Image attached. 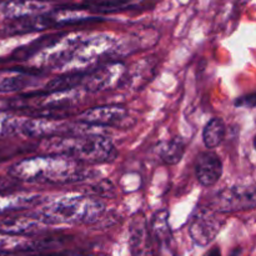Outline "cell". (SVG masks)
I'll use <instances>...</instances> for the list:
<instances>
[{"instance_id":"cell-10","label":"cell","mask_w":256,"mask_h":256,"mask_svg":"<svg viewBox=\"0 0 256 256\" xmlns=\"http://www.w3.org/2000/svg\"><path fill=\"white\" fill-rule=\"evenodd\" d=\"M42 196L32 192H2L0 194V215L30 209L42 204Z\"/></svg>"},{"instance_id":"cell-6","label":"cell","mask_w":256,"mask_h":256,"mask_svg":"<svg viewBox=\"0 0 256 256\" xmlns=\"http://www.w3.org/2000/svg\"><path fill=\"white\" fill-rule=\"evenodd\" d=\"M125 72L126 68L122 62H108L104 66L85 72L82 85H84L88 92H102L112 88H120Z\"/></svg>"},{"instance_id":"cell-18","label":"cell","mask_w":256,"mask_h":256,"mask_svg":"<svg viewBox=\"0 0 256 256\" xmlns=\"http://www.w3.org/2000/svg\"><path fill=\"white\" fill-rule=\"evenodd\" d=\"M92 194L96 195L100 198H114L115 196V190L112 186V182L109 180H102V182H96L92 185L89 190Z\"/></svg>"},{"instance_id":"cell-22","label":"cell","mask_w":256,"mask_h":256,"mask_svg":"<svg viewBox=\"0 0 256 256\" xmlns=\"http://www.w3.org/2000/svg\"><path fill=\"white\" fill-rule=\"evenodd\" d=\"M32 256H92L86 254H42V255H32Z\"/></svg>"},{"instance_id":"cell-2","label":"cell","mask_w":256,"mask_h":256,"mask_svg":"<svg viewBox=\"0 0 256 256\" xmlns=\"http://www.w3.org/2000/svg\"><path fill=\"white\" fill-rule=\"evenodd\" d=\"M48 155H60L78 162L105 164L116 159V148L109 139L100 135L85 138H55L42 142Z\"/></svg>"},{"instance_id":"cell-19","label":"cell","mask_w":256,"mask_h":256,"mask_svg":"<svg viewBox=\"0 0 256 256\" xmlns=\"http://www.w3.org/2000/svg\"><path fill=\"white\" fill-rule=\"evenodd\" d=\"M255 94L252 92V94L242 95V96L238 98L234 104L236 108H250V109H252V108H255Z\"/></svg>"},{"instance_id":"cell-8","label":"cell","mask_w":256,"mask_h":256,"mask_svg":"<svg viewBox=\"0 0 256 256\" xmlns=\"http://www.w3.org/2000/svg\"><path fill=\"white\" fill-rule=\"evenodd\" d=\"M224 166L219 155L212 150H205L195 160V175L202 186H214L222 176Z\"/></svg>"},{"instance_id":"cell-7","label":"cell","mask_w":256,"mask_h":256,"mask_svg":"<svg viewBox=\"0 0 256 256\" xmlns=\"http://www.w3.org/2000/svg\"><path fill=\"white\" fill-rule=\"evenodd\" d=\"M128 110L122 105H102L79 114V122L94 126H112L126 119Z\"/></svg>"},{"instance_id":"cell-24","label":"cell","mask_w":256,"mask_h":256,"mask_svg":"<svg viewBox=\"0 0 256 256\" xmlns=\"http://www.w3.org/2000/svg\"><path fill=\"white\" fill-rule=\"evenodd\" d=\"M2 255H4V252H0V256H2Z\"/></svg>"},{"instance_id":"cell-11","label":"cell","mask_w":256,"mask_h":256,"mask_svg":"<svg viewBox=\"0 0 256 256\" xmlns=\"http://www.w3.org/2000/svg\"><path fill=\"white\" fill-rule=\"evenodd\" d=\"M42 222L35 216L10 218L0 222V232L9 236L18 235H32L40 232Z\"/></svg>"},{"instance_id":"cell-21","label":"cell","mask_w":256,"mask_h":256,"mask_svg":"<svg viewBox=\"0 0 256 256\" xmlns=\"http://www.w3.org/2000/svg\"><path fill=\"white\" fill-rule=\"evenodd\" d=\"M206 256H222V252H220V248L219 246H214V248H212V249H210Z\"/></svg>"},{"instance_id":"cell-16","label":"cell","mask_w":256,"mask_h":256,"mask_svg":"<svg viewBox=\"0 0 256 256\" xmlns=\"http://www.w3.org/2000/svg\"><path fill=\"white\" fill-rule=\"evenodd\" d=\"M159 156L162 162L168 165H175L180 162L185 154V142L182 139H172L169 142H164L158 148Z\"/></svg>"},{"instance_id":"cell-3","label":"cell","mask_w":256,"mask_h":256,"mask_svg":"<svg viewBox=\"0 0 256 256\" xmlns=\"http://www.w3.org/2000/svg\"><path fill=\"white\" fill-rule=\"evenodd\" d=\"M105 210L104 202L92 196L62 198L32 215L45 225L92 224Z\"/></svg>"},{"instance_id":"cell-4","label":"cell","mask_w":256,"mask_h":256,"mask_svg":"<svg viewBox=\"0 0 256 256\" xmlns=\"http://www.w3.org/2000/svg\"><path fill=\"white\" fill-rule=\"evenodd\" d=\"M256 192L254 186H232L216 192L210 202V209L219 214L254 209Z\"/></svg>"},{"instance_id":"cell-23","label":"cell","mask_w":256,"mask_h":256,"mask_svg":"<svg viewBox=\"0 0 256 256\" xmlns=\"http://www.w3.org/2000/svg\"><path fill=\"white\" fill-rule=\"evenodd\" d=\"M239 252L240 250H235V252L232 254V256H239Z\"/></svg>"},{"instance_id":"cell-12","label":"cell","mask_w":256,"mask_h":256,"mask_svg":"<svg viewBox=\"0 0 256 256\" xmlns=\"http://www.w3.org/2000/svg\"><path fill=\"white\" fill-rule=\"evenodd\" d=\"M150 235L154 242L159 245L162 250L170 249L172 242V230L169 225V212L165 209L159 210L155 212L152 219V229H150Z\"/></svg>"},{"instance_id":"cell-15","label":"cell","mask_w":256,"mask_h":256,"mask_svg":"<svg viewBox=\"0 0 256 256\" xmlns=\"http://www.w3.org/2000/svg\"><path fill=\"white\" fill-rule=\"evenodd\" d=\"M226 126L220 118H212L202 130V142L209 150L216 149L225 139Z\"/></svg>"},{"instance_id":"cell-14","label":"cell","mask_w":256,"mask_h":256,"mask_svg":"<svg viewBox=\"0 0 256 256\" xmlns=\"http://www.w3.org/2000/svg\"><path fill=\"white\" fill-rule=\"evenodd\" d=\"M85 72H86V70H80V72L62 74L55 79H52L45 85V92H48V94H62V92H70V90L75 89L78 85H82Z\"/></svg>"},{"instance_id":"cell-1","label":"cell","mask_w":256,"mask_h":256,"mask_svg":"<svg viewBox=\"0 0 256 256\" xmlns=\"http://www.w3.org/2000/svg\"><path fill=\"white\" fill-rule=\"evenodd\" d=\"M14 180L32 184L66 185L85 182L94 175L82 162L60 155L29 158L15 162L9 169Z\"/></svg>"},{"instance_id":"cell-9","label":"cell","mask_w":256,"mask_h":256,"mask_svg":"<svg viewBox=\"0 0 256 256\" xmlns=\"http://www.w3.org/2000/svg\"><path fill=\"white\" fill-rule=\"evenodd\" d=\"M129 244L132 256H149L152 250V235L148 229L144 215L138 214L132 218L130 224Z\"/></svg>"},{"instance_id":"cell-13","label":"cell","mask_w":256,"mask_h":256,"mask_svg":"<svg viewBox=\"0 0 256 256\" xmlns=\"http://www.w3.org/2000/svg\"><path fill=\"white\" fill-rule=\"evenodd\" d=\"M54 25H56V22L49 15H32V16L14 19V22L8 26V30L12 34H22V32L44 30Z\"/></svg>"},{"instance_id":"cell-17","label":"cell","mask_w":256,"mask_h":256,"mask_svg":"<svg viewBox=\"0 0 256 256\" xmlns=\"http://www.w3.org/2000/svg\"><path fill=\"white\" fill-rule=\"evenodd\" d=\"M35 82V76L29 72H19L15 76H8L0 79V94L20 92L22 89L32 86Z\"/></svg>"},{"instance_id":"cell-5","label":"cell","mask_w":256,"mask_h":256,"mask_svg":"<svg viewBox=\"0 0 256 256\" xmlns=\"http://www.w3.org/2000/svg\"><path fill=\"white\" fill-rule=\"evenodd\" d=\"M225 225L222 214L215 212L210 208L198 210L189 226V235L198 246L205 248L212 244Z\"/></svg>"},{"instance_id":"cell-20","label":"cell","mask_w":256,"mask_h":256,"mask_svg":"<svg viewBox=\"0 0 256 256\" xmlns=\"http://www.w3.org/2000/svg\"><path fill=\"white\" fill-rule=\"evenodd\" d=\"M15 185H16V182H15L14 179H6V178L0 176V194L6 192L8 190L14 188Z\"/></svg>"}]
</instances>
